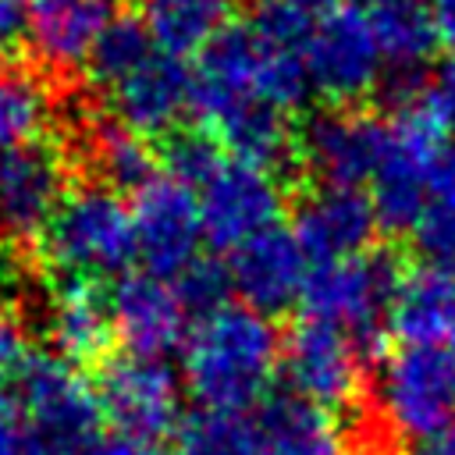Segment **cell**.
Masks as SVG:
<instances>
[{
	"label": "cell",
	"instance_id": "cell-1",
	"mask_svg": "<svg viewBox=\"0 0 455 455\" xmlns=\"http://www.w3.org/2000/svg\"><path fill=\"white\" fill-rule=\"evenodd\" d=\"M277 366V327L245 302H224L199 313L181 341V377L203 409L249 412V405L267 398Z\"/></svg>",
	"mask_w": 455,
	"mask_h": 455
},
{
	"label": "cell",
	"instance_id": "cell-2",
	"mask_svg": "<svg viewBox=\"0 0 455 455\" xmlns=\"http://www.w3.org/2000/svg\"><path fill=\"white\" fill-rule=\"evenodd\" d=\"M451 149L455 146L423 100L398 107L391 117H380V146L366 181V196L380 228L395 235L416 231L434 196L441 164Z\"/></svg>",
	"mask_w": 455,
	"mask_h": 455
},
{
	"label": "cell",
	"instance_id": "cell-3",
	"mask_svg": "<svg viewBox=\"0 0 455 455\" xmlns=\"http://www.w3.org/2000/svg\"><path fill=\"white\" fill-rule=\"evenodd\" d=\"M43 256L64 277L121 274L135 259L132 210L107 185H85L64 196L43 231Z\"/></svg>",
	"mask_w": 455,
	"mask_h": 455
},
{
	"label": "cell",
	"instance_id": "cell-4",
	"mask_svg": "<svg viewBox=\"0 0 455 455\" xmlns=\"http://www.w3.org/2000/svg\"><path fill=\"white\" fill-rule=\"evenodd\" d=\"M373 398L384 427L419 441L455 423V348L395 345L377 366Z\"/></svg>",
	"mask_w": 455,
	"mask_h": 455
},
{
	"label": "cell",
	"instance_id": "cell-5",
	"mask_svg": "<svg viewBox=\"0 0 455 455\" xmlns=\"http://www.w3.org/2000/svg\"><path fill=\"white\" fill-rule=\"evenodd\" d=\"M306 71L313 92L338 107H352L380 85L387 60L363 4L348 0L313 18L306 39Z\"/></svg>",
	"mask_w": 455,
	"mask_h": 455
},
{
	"label": "cell",
	"instance_id": "cell-6",
	"mask_svg": "<svg viewBox=\"0 0 455 455\" xmlns=\"http://www.w3.org/2000/svg\"><path fill=\"white\" fill-rule=\"evenodd\" d=\"M402 281L398 263L387 252H359L334 263H316L302 288V309L309 320L331 323L355 341L373 338L380 316L387 320L391 295Z\"/></svg>",
	"mask_w": 455,
	"mask_h": 455
},
{
	"label": "cell",
	"instance_id": "cell-7",
	"mask_svg": "<svg viewBox=\"0 0 455 455\" xmlns=\"http://www.w3.org/2000/svg\"><path fill=\"white\" fill-rule=\"evenodd\" d=\"M100 412L117 434L139 437L146 444L160 441L181 423V384L167 359L156 355H114L96 377Z\"/></svg>",
	"mask_w": 455,
	"mask_h": 455
},
{
	"label": "cell",
	"instance_id": "cell-8",
	"mask_svg": "<svg viewBox=\"0 0 455 455\" xmlns=\"http://www.w3.org/2000/svg\"><path fill=\"white\" fill-rule=\"evenodd\" d=\"M196 199L203 238L213 249L235 252L249 238L277 228V217L284 210V185L270 167L224 156L206 185L196 188Z\"/></svg>",
	"mask_w": 455,
	"mask_h": 455
},
{
	"label": "cell",
	"instance_id": "cell-9",
	"mask_svg": "<svg viewBox=\"0 0 455 455\" xmlns=\"http://www.w3.org/2000/svg\"><path fill=\"white\" fill-rule=\"evenodd\" d=\"M18 402L28 416V423L64 448L68 455H85V448L100 437V398L96 391L78 377V370L60 359L36 352L18 370Z\"/></svg>",
	"mask_w": 455,
	"mask_h": 455
},
{
	"label": "cell",
	"instance_id": "cell-10",
	"mask_svg": "<svg viewBox=\"0 0 455 455\" xmlns=\"http://www.w3.org/2000/svg\"><path fill=\"white\" fill-rule=\"evenodd\" d=\"M281 370L291 395L334 412L363 391V341L302 316L281 341Z\"/></svg>",
	"mask_w": 455,
	"mask_h": 455
},
{
	"label": "cell",
	"instance_id": "cell-11",
	"mask_svg": "<svg viewBox=\"0 0 455 455\" xmlns=\"http://www.w3.org/2000/svg\"><path fill=\"white\" fill-rule=\"evenodd\" d=\"M68 196V160L50 142H25L0 153V238L28 245L43 238Z\"/></svg>",
	"mask_w": 455,
	"mask_h": 455
},
{
	"label": "cell",
	"instance_id": "cell-12",
	"mask_svg": "<svg viewBox=\"0 0 455 455\" xmlns=\"http://www.w3.org/2000/svg\"><path fill=\"white\" fill-rule=\"evenodd\" d=\"M132 231L135 256L142 259L146 274L174 281L188 263L199 259L203 220L196 192L174 178H153L135 192Z\"/></svg>",
	"mask_w": 455,
	"mask_h": 455
},
{
	"label": "cell",
	"instance_id": "cell-13",
	"mask_svg": "<svg viewBox=\"0 0 455 455\" xmlns=\"http://www.w3.org/2000/svg\"><path fill=\"white\" fill-rule=\"evenodd\" d=\"M377 213L363 188L345 185H316L295 203L291 235L299 238L302 252L316 263L348 259L370 252L377 235Z\"/></svg>",
	"mask_w": 455,
	"mask_h": 455
},
{
	"label": "cell",
	"instance_id": "cell-14",
	"mask_svg": "<svg viewBox=\"0 0 455 455\" xmlns=\"http://www.w3.org/2000/svg\"><path fill=\"white\" fill-rule=\"evenodd\" d=\"M107 309L114 334L135 355L164 359L178 348L188 334L185 327V302L178 299L174 284L153 274H124L107 291Z\"/></svg>",
	"mask_w": 455,
	"mask_h": 455
},
{
	"label": "cell",
	"instance_id": "cell-15",
	"mask_svg": "<svg viewBox=\"0 0 455 455\" xmlns=\"http://www.w3.org/2000/svg\"><path fill=\"white\" fill-rule=\"evenodd\" d=\"M228 277L245 306L270 316L302 299L309 277V256L302 252L291 228L277 224L231 252Z\"/></svg>",
	"mask_w": 455,
	"mask_h": 455
},
{
	"label": "cell",
	"instance_id": "cell-16",
	"mask_svg": "<svg viewBox=\"0 0 455 455\" xmlns=\"http://www.w3.org/2000/svg\"><path fill=\"white\" fill-rule=\"evenodd\" d=\"M107 100L114 121H121L135 135H171L192 103V71L185 68V60L153 50L135 71L107 89Z\"/></svg>",
	"mask_w": 455,
	"mask_h": 455
},
{
	"label": "cell",
	"instance_id": "cell-17",
	"mask_svg": "<svg viewBox=\"0 0 455 455\" xmlns=\"http://www.w3.org/2000/svg\"><path fill=\"white\" fill-rule=\"evenodd\" d=\"M380 146V117L363 110H327L316 114L299 135V153L316 178V185L363 188L373 174Z\"/></svg>",
	"mask_w": 455,
	"mask_h": 455
},
{
	"label": "cell",
	"instance_id": "cell-18",
	"mask_svg": "<svg viewBox=\"0 0 455 455\" xmlns=\"http://www.w3.org/2000/svg\"><path fill=\"white\" fill-rule=\"evenodd\" d=\"M114 14V0H28L25 39L50 71L68 75L89 64Z\"/></svg>",
	"mask_w": 455,
	"mask_h": 455
},
{
	"label": "cell",
	"instance_id": "cell-19",
	"mask_svg": "<svg viewBox=\"0 0 455 455\" xmlns=\"http://www.w3.org/2000/svg\"><path fill=\"white\" fill-rule=\"evenodd\" d=\"M46 338L60 359L100 363L110 348L114 323L107 309V295L89 277H60L50 288L46 302Z\"/></svg>",
	"mask_w": 455,
	"mask_h": 455
},
{
	"label": "cell",
	"instance_id": "cell-20",
	"mask_svg": "<svg viewBox=\"0 0 455 455\" xmlns=\"http://www.w3.org/2000/svg\"><path fill=\"white\" fill-rule=\"evenodd\" d=\"M387 327L398 345H444L455 334V270L427 263L402 274L387 306Z\"/></svg>",
	"mask_w": 455,
	"mask_h": 455
},
{
	"label": "cell",
	"instance_id": "cell-21",
	"mask_svg": "<svg viewBox=\"0 0 455 455\" xmlns=\"http://www.w3.org/2000/svg\"><path fill=\"white\" fill-rule=\"evenodd\" d=\"M256 455H345V437L327 409L284 391L263 398L256 416Z\"/></svg>",
	"mask_w": 455,
	"mask_h": 455
},
{
	"label": "cell",
	"instance_id": "cell-22",
	"mask_svg": "<svg viewBox=\"0 0 455 455\" xmlns=\"http://www.w3.org/2000/svg\"><path fill=\"white\" fill-rule=\"evenodd\" d=\"M85 167L96 174V185H107L114 192H139L156 178V156L142 135L124 128L121 121L89 117L82 124L78 146Z\"/></svg>",
	"mask_w": 455,
	"mask_h": 455
},
{
	"label": "cell",
	"instance_id": "cell-23",
	"mask_svg": "<svg viewBox=\"0 0 455 455\" xmlns=\"http://www.w3.org/2000/svg\"><path fill=\"white\" fill-rule=\"evenodd\" d=\"M142 21L156 50L185 60L231 28V0H146Z\"/></svg>",
	"mask_w": 455,
	"mask_h": 455
},
{
	"label": "cell",
	"instance_id": "cell-24",
	"mask_svg": "<svg viewBox=\"0 0 455 455\" xmlns=\"http://www.w3.org/2000/svg\"><path fill=\"white\" fill-rule=\"evenodd\" d=\"M363 7L387 71H416L434 57L441 36L434 11L423 0H366Z\"/></svg>",
	"mask_w": 455,
	"mask_h": 455
},
{
	"label": "cell",
	"instance_id": "cell-25",
	"mask_svg": "<svg viewBox=\"0 0 455 455\" xmlns=\"http://www.w3.org/2000/svg\"><path fill=\"white\" fill-rule=\"evenodd\" d=\"M50 121V89L21 64L0 68V153L36 142Z\"/></svg>",
	"mask_w": 455,
	"mask_h": 455
},
{
	"label": "cell",
	"instance_id": "cell-26",
	"mask_svg": "<svg viewBox=\"0 0 455 455\" xmlns=\"http://www.w3.org/2000/svg\"><path fill=\"white\" fill-rule=\"evenodd\" d=\"M181 455H256V416L235 409H196L178 423Z\"/></svg>",
	"mask_w": 455,
	"mask_h": 455
},
{
	"label": "cell",
	"instance_id": "cell-27",
	"mask_svg": "<svg viewBox=\"0 0 455 455\" xmlns=\"http://www.w3.org/2000/svg\"><path fill=\"white\" fill-rule=\"evenodd\" d=\"M153 50L156 46H153L142 18L114 14V21L103 28V36H100V43H96V50L89 57V71L107 92L114 82H121L128 71H135Z\"/></svg>",
	"mask_w": 455,
	"mask_h": 455
},
{
	"label": "cell",
	"instance_id": "cell-28",
	"mask_svg": "<svg viewBox=\"0 0 455 455\" xmlns=\"http://www.w3.org/2000/svg\"><path fill=\"white\" fill-rule=\"evenodd\" d=\"M224 164L220 142L210 132H171L164 142V167L167 178L181 181L185 188H203L206 178Z\"/></svg>",
	"mask_w": 455,
	"mask_h": 455
},
{
	"label": "cell",
	"instance_id": "cell-29",
	"mask_svg": "<svg viewBox=\"0 0 455 455\" xmlns=\"http://www.w3.org/2000/svg\"><path fill=\"white\" fill-rule=\"evenodd\" d=\"M228 288H231L228 267H220L217 259H203V256H199L196 263H188V267L174 277L178 299L185 302V309H196V313H206V309L224 306Z\"/></svg>",
	"mask_w": 455,
	"mask_h": 455
},
{
	"label": "cell",
	"instance_id": "cell-30",
	"mask_svg": "<svg viewBox=\"0 0 455 455\" xmlns=\"http://www.w3.org/2000/svg\"><path fill=\"white\" fill-rule=\"evenodd\" d=\"M0 455H68L53 441H46L25 416L21 402L0 391Z\"/></svg>",
	"mask_w": 455,
	"mask_h": 455
},
{
	"label": "cell",
	"instance_id": "cell-31",
	"mask_svg": "<svg viewBox=\"0 0 455 455\" xmlns=\"http://www.w3.org/2000/svg\"><path fill=\"white\" fill-rule=\"evenodd\" d=\"M28 359V334L14 309L0 306V380L18 377V370Z\"/></svg>",
	"mask_w": 455,
	"mask_h": 455
},
{
	"label": "cell",
	"instance_id": "cell-32",
	"mask_svg": "<svg viewBox=\"0 0 455 455\" xmlns=\"http://www.w3.org/2000/svg\"><path fill=\"white\" fill-rule=\"evenodd\" d=\"M423 103L430 107V114L437 117L441 132L448 135V142H455V57L444 60L423 96Z\"/></svg>",
	"mask_w": 455,
	"mask_h": 455
},
{
	"label": "cell",
	"instance_id": "cell-33",
	"mask_svg": "<svg viewBox=\"0 0 455 455\" xmlns=\"http://www.w3.org/2000/svg\"><path fill=\"white\" fill-rule=\"evenodd\" d=\"M28 32V0H0V50L14 46Z\"/></svg>",
	"mask_w": 455,
	"mask_h": 455
},
{
	"label": "cell",
	"instance_id": "cell-34",
	"mask_svg": "<svg viewBox=\"0 0 455 455\" xmlns=\"http://www.w3.org/2000/svg\"><path fill=\"white\" fill-rule=\"evenodd\" d=\"M85 455H153V444L139 441V437H128V434H107V437H96Z\"/></svg>",
	"mask_w": 455,
	"mask_h": 455
},
{
	"label": "cell",
	"instance_id": "cell-35",
	"mask_svg": "<svg viewBox=\"0 0 455 455\" xmlns=\"http://www.w3.org/2000/svg\"><path fill=\"white\" fill-rule=\"evenodd\" d=\"M405 455H455V423L437 430V434H427V437L412 441Z\"/></svg>",
	"mask_w": 455,
	"mask_h": 455
},
{
	"label": "cell",
	"instance_id": "cell-36",
	"mask_svg": "<svg viewBox=\"0 0 455 455\" xmlns=\"http://www.w3.org/2000/svg\"><path fill=\"white\" fill-rule=\"evenodd\" d=\"M434 11V21H437V36L441 43H448L455 50V0H434L430 4Z\"/></svg>",
	"mask_w": 455,
	"mask_h": 455
},
{
	"label": "cell",
	"instance_id": "cell-37",
	"mask_svg": "<svg viewBox=\"0 0 455 455\" xmlns=\"http://www.w3.org/2000/svg\"><path fill=\"white\" fill-rule=\"evenodd\" d=\"M281 4H288V7H295V11H302V14H309V18H320V14H327L331 7L348 4V0H281Z\"/></svg>",
	"mask_w": 455,
	"mask_h": 455
},
{
	"label": "cell",
	"instance_id": "cell-38",
	"mask_svg": "<svg viewBox=\"0 0 455 455\" xmlns=\"http://www.w3.org/2000/svg\"><path fill=\"white\" fill-rule=\"evenodd\" d=\"M451 348H455V334H451Z\"/></svg>",
	"mask_w": 455,
	"mask_h": 455
}]
</instances>
